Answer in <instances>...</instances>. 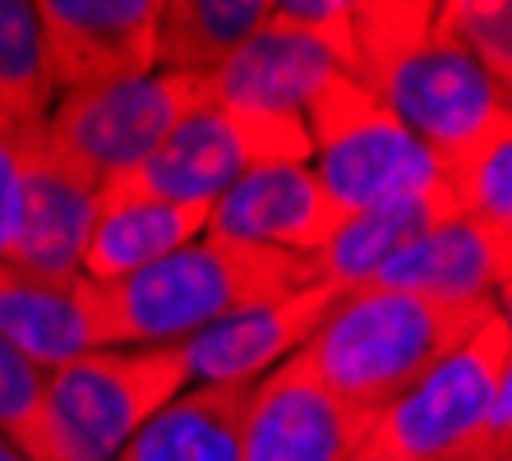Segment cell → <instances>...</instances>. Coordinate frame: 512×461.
I'll list each match as a JSON object with an SVG mask.
<instances>
[{
    "instance_id": "603a6c76",
    "label": "cell",
    "mask_w": 512,
    "mask_h": 461,
    "mask_svg": "<svg viewBox=\"0 0 512 461\" xmlns=\"http://www.w3.org/2000/svg\"><path fill=\"white\" fill-rule=\"evenodd\" d=\"M434 37L471 56L499 88H512V5L508 0H443Z\"/></svg>"
},
{
    "instance_id": "e0dca14e",
    "label": "cell",
    "mask_w": 512,
    "mask_h": 461,
    "mask_svg": "<svg viewBox=\"0 0 512 461\" xmlns=\"http://www.w3.org/2000/svg\"><path fill=\"white\" fill-rule=\"evenodd\" d=\"M208 203H157V199H97V222L88 236L79 277L93 286L120 282L171 259L208 231Z\"/></svg>"
},
{
    "instance_id": "6da1fadb",
    "label": "cell",
    "mask_w": 512,
    "mask_h": 461,
    "mask_svg": "<svg viewBox=\"0 0 512 461\" xmlns=\"http://www.w3.org/2000/svg\"><path fill=\"white\" fill-rule=\"evenodd\" d=\"M319 282L314 254L236 245L203 231L153 268L93 286L97 342L102 346H180L250 305L282 300Z\"/></svg>"
},
{
    "instance_id": "3957f363",
    "label": "cell",
    "mask_w": 512,
    "mask_h": 461,
    "mask_svg": "<svg viewBox=\"0 0 512 461\" xmlns=\"http://www.w3.org/2000/svg\"><path fill=\"white\" fill-rule=\"evenodd\" d=\"M494 314L508 309L494 300H439L365 286L337 300L300 355L328 392L379 415Z\"/></svg>"
},
{
    "instance_id": "d6986e66",
    "label": "cell",
    "mask_w": 512,
    "mask_h": 461,
    "mask_svg": "<svg viewBox=\"0 0 512 461\" xmlns=\"http://www.w3.org/2000/svg\"><path fill=\"white\" fill-rule=\"evenodd\" d=\"M254 383L185 388L125 443L116 461H240V420Z\"/></svg>"
},
{
    "instance_id": "277c9868",
    "label": "cell",
    "mask_w": 512,
    "mask_h": 461,
    "mask_svg": "<svg viewBox=\"0 0 512 461\" xmlns=\"http://www.w3.org/2000/svg\"><path fill=\"white\" fill-rule=\"evenodd\" d=\"M305 130L314 148V176L342 217L402 194H425L443 180L439 157L356 74H333L323 83L305 107Z\"/></svg>"
},
{
    "instance_id": "9a60e30c",
    "label": "cell",
    "mask_w": 512,
    "mask_h": 461,
    "mask_svg": "<svg viewBox=\"0 0 512 461\" xmlns=\"http://www.w3.org/2000/svg\"><path fill=\"white\" fill-rule=\"evenodd\" d=\"M333 74L346 70L319 42L286 33L277 24H263L222 70L208 74V88H213V102H222V107L305 120V107Z\"/></svg>"
},
{
    "instance_id": "d4e9b609",
    "label": "cell",
    "mask_w": 512,
    "mask_h": 461,
    "mask_svg": "<svg viewBox=\"0 0 512 461\" xmlns=\"http://www.w3.org/2000/svg\"><path fill=\"white\" fill-rule=\"evenodd\" d=\"M268 24L286 28L319 42L346 74H356V24H351V0H277Z\"/></svg>"
},
{
    "instance_id": "5bb4252c",
    "label": "cell",
    "mask_w": 512,
    "mask_h": 461,
    "mask_svg": "<svg viewBox=\"0 0 512 461\" xmlns=\"http://www.w3.org/2000/svg\"><path fill=\"white\" fill-rule=\"evenodd\" d=\"M512 236H494L480 222L448 217L434 231L402 249L370 286L383 291H416L439 300H494L508 305Z\"/></svg>"
},
{
    "instance_id": "83f0119b",
    "label": "cell",
    "mask_w": 512,
    "mask_h": 461,
    "mask_svg": "<svg viewBox=\"0 0 512 461\" xmlns=\"http://www.w3.org/2000/svg\"><path fill=\"white\" fill-rule=\"evenodd\" d=\"M0 461H28V457H24L19 448H14L10 438H0Z\"/></svg>"
},
{
    "instance_id": "7402d4cb",
    "label": "cell",
    "mask_w": 512,
    "mask_h": 461,
    "mask_svg": "<svg viewBox=\"0 0 512 461\" xmlns=\"http://www.w3.org/2000/svg\"><path fill=\"white\" fill-rule=\"evenodd\" d=\"M439 176L457 217L480 222L494 236H512V111L453 157H443Z\"/></svg>"
},
{
    "instance_id": "7a4b0ae2",
    "label": "cell",
    "mask_w": 512,
    "mask_h": 461,
    "mask_svg": "<svg viewBox=\"0 0 512 461\" xmlns=\"http://www.w3.org/2000/svg\"><path fill=\"white\" fill-rule=\"evenodd\" d=\"M351 24L356 79L439 162L512 111L508 88L434 37L429 0H351Z\"/></svg>"
},
{
    "instance_id": "8fae6325",
    "label": "cell",
    "mask_w": 512,
    "mask_h": 461,
    "mask_svg": "<svg viewBox=\"0 0 512 461\" xmlns=\"http://www.w3.org/2000/svg\"><path fill=\"white\" fill-rule=\"evenodd\" d=\"M342 291L333 282H310L268 305H250L194 332L180 342L190 388H222V383H259L286 355H296L337 309Z\"/></svg>"
},
{
    "instance_id": "8992f818",
    "label": "cell",
    "mask_w": 512,
    "mask_h": 461,
    "mask_svg": "<svg viewBox=\"0 0 512 461\" xmlns=\"http://www.w3.org/2000/svg\"><path fill=\"white\" fill-rule=\"evenodd\" d=\"M512 379V323L494 314L420 383L374 415L351 461H448L485 443L494 392Z\"/></svg>"
},
{
    "instance_id": "2e32d148",
    "label": "cell",
    "mask_w": 512,
    "mask_h": 461,
    "mask_svg": "<svg viewBox=\"0 0 512 461\" xmlns=\"http://www.w3.org/2000/svg\"><path fill=\"white\" fill-rule=\"evenodd\" d=\"M0 337L42 374L65 360L97 351V314L93 286L84 277L56 282L0 259Z\"/></svg>"
},
{
    "instance_id": "ba28073f",
    "label": "cell",
    "mask_w": 512,
    "mask_h": 461,
    "mask_svg": "<svg viewBox=\"0 0 512 461\" xmlns=\"http://www.w3.org/2000/svg\"><path fill=\"white\" fill-rule=\"evenodd\" d=\"M208 102H213V88L203 74L153 70L130 83L56 97L42 139L74 176L102 190L107 180L148 162L180 120Z\"/></svg>"
},
{
    "instance_id": "4fadbf2b",
    "label": "cell",
    "mask_w": 512,
    "mask_h": 461,
    "mask_svg": "<svg viewBox=\"0 0 512 461\" xmlns=\"http://www.w3.org/2000/svg\"><path fill=\"white\" fill-rule=\"evenodd\" d=\"M19 236L10 259L37 277L74 282L97 222V185L74 176L42 134L19 139Z\"/></svg>"
},
{
    "instance_id": "f1b7e54d",
    "label": "cell",
    "mask_w": 512,
    "mask_h": 461,
    "mask_svg": "<svg viewBox=\"0 0 512 461\" xmlns=\"http://www.w3.org/2000/svg\"><path fill=\"white\" fill-rule=\"evenodd\" d=\"M0 139H10V143H14V130H10V120H5V111H0Z\"/></svg>"
},
{
    "instance_id": "ac0fdd59",
    "label": "cell",
    "mask_w": 512,
    "mask_h": 461,
    "mask_svg": "<svg viewBox=\"0 0 512 461\" xmlns=\"http://www.w3.org/2000/svg\"><path fill=\"white\" fill-rule=\"evenodd\" d=\"M448 217H457V208L443 190V180L425 194H402V199L374 203L365 213L346 217L333 231V240L314 254L319 282H333L342 296L346 291H365L402 249H411L425 231H434Z\"/></svg>"
},
{
    "instance_id": "30bf717a",
    "label": "cell",
    "mask_w": 512,
    "mask_h": 461,
    "mask_svg": "<svg viewBox=\"0 0 512 461\" xmlns=\"http://www.w3.org/2000/svg\"><path fill=\"white\" fill-rule=\"evenodd\" d=\"M56 97L157 70L162 0H37Z\"/></svg>"
},
{
    "instance_id": "5b68a950",
    "label": "cell",
    "mask_w": 512,
    "mask_h": 461,
    "mask_svg": "<svg viewBox=\"0 0 512 461\" xmlns=\"http://www.w3.org/2000/svg\"><path fill=\"white\" fill-rule=\"evenodd\" d=\"M190 388L180 346H97L47 374L56 461H116L171 397Z\"/></svg>"
},
{
    "instance_id": "4316f807",
    "label": "cell",
    "mask_w": 512,
    "mask_h": 461,
    "mask_svg": "<svg viewBox=\"0 0 512 461\" xmlns=\"http://www.w3.org/2000/svg\"><path fill=\"white\" fill-rule=\"evenodd\" d=\"M448 461H512V448H503V443H476V448H466V452H457V457H448Z\"/></svg>"
},
{
    "instance_id": "52a82bcc",
    "label": "cell",
    "mask_w": 512,
    "mask_h": 461,
    "mask_svg": "<svg viewBox=\"0 0 512 461\" xmlns=\"http://www.w3.org/2000/svg\"><path fill=\"white\" fill-rule=\"evenodd\" d=\"M310 153V130L300 116H263V111L208 102L180 120L148 162L107 180L97 199H157L213 208L250 166L310 162Z\"/></svg>"
},
{
    "instance_id": "ffe728a7",
    "label": "cell",
    "mask_w": 512,
    "mask_h": 461,
    "mask_svg": "<svg viewBox=\"0 0 512 461\" xmlns=\"http://www.w3.org/2000/svg\"><path fill=\"white\" fill-rule=\"evenodd\" d=\"M273 14V0H162L157 70L208 74L222 70Z\"/></svg>"
},
{
    "instance_id": "9c48e42d",
    "label": "cell",
    "mask_w": 512,
    "mask_h": 461,
    "mask_svg": "<svg viewBox=\"0 0 512 461\" xmlns=\"http://www.w3.org/2000/svg\"><path fill=\"white\" fill-rule=\"evenodd\" d=\"M370 425L374 411L328 392L296 351L254 383L240 420V461H351Z\"/></svg>"
},
{
    "instance_id": "cb8c5ba5",
    "label": "cell",
    "mask_w": 512,
    "mask_h": 461,
    "mask_svg": "<svg viewBox=\"0 0 512 461\" xmlns=\"http://www.w3.org/2000/svg\"><path fill=\"white\" fill-rule=\"evenodd\" d=\"M0 438H10L28 461H56L47 420V374L28 365L0 337Z\"/></svg>"
},
{
    "instance_id": "44dd1931",
    "label": "cell",
    "mask_w": 512,
    "mask_h": 461,
    "mask_svg": "<svg viewBox=\"0 0 512 461\" xmlns=\"http://www.w3.org/2000/svg\"><path fill=\"white\" fill-rule=\"evenodd\" d=\"M56 88L47 70V42L37 0H0V111L10 120L14 143L47 130Z\"/></svg>"
},
{
    "instance_id": "7c38bea8",
    "label": "cell",
    "mask_w": 512,
    "mask_h": 461,
    "mask_svg": "<svg viewBox=\"0 0 512 461\" xmlns=\"http://www.w3.org/2000/svg\"><path fill=\"white\" fill-rule=\"evenodd\" d=\"M342 222L346 217L323 194L310 162H263L213 203L208 236L282 254H319Z\"/></svg>"
},
{
    "instance_id": "484cf974",
    "label": "cell",
    "mask_w": 512,
    "mask_h": 461,
    "mask_svg": "<svg viewBox=\"0 0 512 461\" xmlns=\"http://www.w3.org/2000/svg\"><path fill=\"white\" fill-rule=\"evenodd\" d=\"M19 236V148L0 139V259H10Z\"/></svg>"
}]
</instances>
